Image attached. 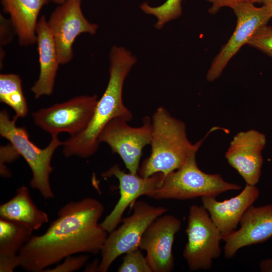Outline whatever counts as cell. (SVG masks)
Here are the masks:
<instances>
[{
	"label": "cell",
	"instance_id": "6da1fadb",
	"mask_svg": "<svg viewBox=\"0 0 272 272\" xmlns=\"http://www.w3.org/2000/svg\"><path fill=\"white\" fill-rule=\"evenodd\" d=\"M104 211L103 203L93 197L67 202L44 233L32 236L22 247L19 266L29 272H43L74 254L99 253L108 234L99 223Z\"/></svg>",
	"mask_w": 272,
	"mask_h": 272
},
{
	"label": "cell",
	"instance_id": "7a4b0ae2",
	"mask_svg": "<svg viewBox=\"0 0 272 272\" xmlns=\"http://www.w3.org/2000/svg\"><path fill=\"white\" fill-rule=\"evenodd\" d=\"M110 77L102 96L98 100L92 117L80 134L63 142V154L66 157L87 158L97 151L99 135L104 127L114 118L119 117L127 122L132 112L124 104L122 90L124 80L136 58L122 47L114 46L110 53Z\"/></svg>",
	"mask_w": 272,
	"mask_h": 272
},
{
	"label": "cell",
	"instance_id": "3957f363",
	"mask_svg": "<svg viewBox=\"0 0 272 272\" xmlns=\"http://www.w3.org/2000/svg\"><path fill=\"white\" fill-rule=\"evenodd\" d=\"M151 154L140 167L138 173L145 178L161 173L164 176L178 169L194 152L197 151L209 133L192 144L185 123L172 116L164 107H158L152 118Z\"/></svg>",
	"mask_w": 272,
	"mask_h": 272
},
{
	"label": "cell",
	"instance_id": "277c9868",
	"mask_svg": "<svg viewBox=\"0 0 272 272\" xmlns=\"http://www.w3.org/2000/svg\"><path fill=\"white\" fill-rule=\"evenodd\" d=\"M197 151L193 152L178 169L164 176L148 195L156 199L186 200L216 197L224 192L238 190L241 186L228 182L219 174H208L198 167Z\"/></svg>",
	"mask_w": 272,
	"mask_h": 272
},
{
	"label": "cell",
	"instance_id": "5b68a950",
	"mask_svg": "<svg viewBox=\"0 0 272 272\" xmlns=\"http://www.w3.org/2000/svg\"><path fill=\"white\" fill-rule=\"evenodd\" d=\"M17 119L15 116L10 119L8 111L3 109L0 112V134L9 141L17 154L29 165L32 173L31 187L38 190L44 198H53L54 195L49 179L53 170L51 159L63 142L59 140L58 135H53L48 146L41 149L31 142L25 127L17 126Z\"/></svg>",
	"mask_w": 272,
	"mask_h": 272
},
{
	"label": "cell",
	"instance_id": "8992f818",
	"mask_svg": "<svg viewBox=\"0 0 272 272\" xmlns=\"http://www.w3.org/2000/svg\"><path fill=\"white\" fill-rule=\"evenodd\" d=\"M133 213L123 218L122 224L108 233L101 250L99 272H106L113 262L123 254L139 248V244L148 227L168 209L155 207L143 200L132 204Z\"/></svg>",
	"mask_w": 272,
	"mask_h": 272
},
{
	"label": "cell",
	"instance_id": "52a82bcc",
	"mask_svg": "<svg viewBox=\"0 0 272 272\" xmlns=\"http://www.w3.org/2000/svg\"><path fill=\"white\" fill-rule=\"evenodd\" d=\"M186 233L187 241L182 255L189 270L210 269L213 260L221 255L222 235L202 205L190 206Z\"/></svg>",
	"mask_w": 272,
	"mask_h": 272
},
{
	"label": "cell",
	"instance_id": "ba28073f",
	"mask_svg": "<svg viewBox=\"0 0 272 272\" xmlns=\"http://www.w3.org/2000/svg\"><path fill=\"white\" fill-rule=\"evenodd\" d=\"M98 100L96 95L77 96L33 112V120L51 135L66 132L70 137H75L89 124Z\"/></svg>",
	"mask_w": 272,
	"mask_h": 272
},
{
	"label": "cell",
	"instance_id": "9c48e42d",
	"mask_svg": "<svg viewBox=\"0 0 272 272\" xmlns=\"http://www.w3.org/2000/svg\"><path fill=\"white\" fill-rule=\"evenodd\" d=\"M127 122L119 117L113 119L100 132L98 142L107 144L112 153L120 156L129 172L135 174L140 169L143 150L150 143L152 122L146 116L139 127L130 126Z\"/></svg>",
	"mask_w": 272,
	"mask_h": 272
},
{
	"label": "cell",
	"instance_id": "30bf717a",
	"mask_svg": "<svg viewBox=\"0 0 272 272\" xmlns=\"http://www.w3.org/2000/svg\"><path fill=\"white\" fill-rule=\"evenodd\" d=\"M254 4L244 3L232 8L237 18L236 28L228 42L214 58L207 74L208 81L212 82L219 78L232 57L272 18L264 6L257 7Z\"/></svg>",
	"mask_w": 272,
	"mask_h": 272
},
{
	"label": "cell",
	"instance_id": "8fae6325",
	"mask_svg": "<svg viewBox=\"0 0 272 272\" xmlns=\"http://www.w3.org/2000/svg\"><path fill=\"white\" fill-rule=\"evenodd\" d=\"M82 0H66L52 12L47 20L48 27L54 40L60 64L73 58V44L76 38L84 33L94 35L98 25L85 17Z\"/></svg>",
	"mask_w": 272,
	"mask_h": 272
},
{
	"label": "cell",
	"instance_id": "7c38bea8",
	"mask_svg": "<svg viewBox=\"0 0 272 272\" xmlns=\"http://www.w3.org/2000/svg\"><path fill=\"white\" fill-rule=\"evenodd\" d=\"M182 223L177 217L163 215L147 229L139 244L146 252V257L152 272H170L174 267L172 247L175 234Z\"/></svg>",
	"mask_w": 272,
	"mask_h": 272
},
{
	"label": "cell",
	"instance_id": "4fadbf2b",
	"mask_svg": "<svg viewBox=\"0 0 272 272\" xmlns=\"http://www.w3.org/2000/svg\"><path fill=\"white\" fill-rule=\"evenodd\" d=\"M265 135L255 129L240 131L230 142L225 158L246 184L255 185L261 174Z\"/></svg>",
	"mask_w": 272,
	"mask_h": 272
},
{
	"label": "cell",
	"instance_id": "5bb4252c",
	"mask_svg": "<svg viewBox=\"0 0 272 272\" xmlns=\"http://www.w3.org/2000/svg\"><path fill=\"white\" fill-rule=\"evenodd\" d=\"M162 175V173H158L145 178L138 174L127 173L117 164L102 173L103 177L114 176L118 179L120 197L112 211L100 223L101 227L108 233L115 229L121 222L127 208L139 196H148L160 182Z\"/></svg>",
	"mask_w": 272,
	"mask_h": 272
},
{
	"label": "cell",
	"instance_id": "9a60e30c",
	"mask_svg": "<svg viewBox=\"0 0 272 272\" xmlns=\"http://www.w3.org/2000/svg\"><path fill=\"white\" fill-rule=\"evenodd\" d=\"M240 228L223 236L224 256L231 258L240 248L265 242L272 237V204L251 205L244 213Z\"/></svg>",
	"mask_w": 272,
	"mask_h": 272
},
{
	"label": "cell",
	"instance_id": "2e32d148",
	"mask_svg": "<svg viewBox=\"0 0 272 272\" xmlns=\"http://www.w3.org/2000/svg\"><path fill=\"white\" fill-rule=\"evenodd\" d=\"M259 194V190L255 185L246 184L238 195L230 199L220 201L216 197H202L201 200L202 206L223 237L236 230L244 213L253 205Z\"/></svg>",
	"mask_w": 272,
	"mask_h": 272
},
{
	"label": "cell",
	"instance_id": "e0dca14e",
	"mask_svg": "<svg viewBox=\"0 0 272 272\" xmlns=\"http://www.w3.org/2000/svg\"><path fill=\"white\" fill-rule=\"evenodd\" d=\"M47 21L45 16H42L38 19L36 28L40 73L31 91L36 99L52 93L56 73L60 64Z\"/></svg>",
	"mask_w": 272,
	"mask_h": 272
},
{
	"label": "cell",
	"instance_id": "ac0fdd59",
	"mask_svg": "<svg viewBox=\"0 0 272 272\" xmlns=\"http://www.w3.org/2000/svg\"><path fill=\"white\" fill-rule=\"evenodd\" d=\"M48 2V0H1L3 10L10 15L9 20L21 46L36 43L38 17Z\"/></svg>",
	"mask_w": 272,
	"mask_h": 272
},
{
	"label": "cell",
	"instance_id": "d6986e66",
	"mask_svg": "<svg viewBox=\"0 0 272 272\" xmlns=\"http://www.w3.org/2000/svg\"><path fill=\"white\" fill-rule=\"evenodd\" d=\"M0 219L23 224L34 230L40 228L48 220L47 214L33 202L27 187L23 185L16 194L0 206Z\"/></svg>",
	"mask_w": 272,
	"mask_h": 272
},
{
	"label": "cell",
	"instance_id": "ffe728a7",
	"mask_svg": "<svg viewBox=\"0 0 272 272\" xmlns=\"http://www.w3.org/2000/svg\"><path fill=\"white\" fill-rule=\"evenodd\" d=\"M33 230L14 221L0 219V271L12 272L19 265L18 254Z\"/></svg>",
	"mask_w": 272,
	"mask_h": 272
},
{
	"label": "cell",
	"instance_id": "44dd1931",
	"mask_svg": "<svg viewBox=\"0 0 272 272\" xmlns=\"http://www.w3.org/2000/svg\"><path fill=\"white\" fill-rule=\"evenodd\" d=\"M0 101L12 108L17 118L27 115V103L23 93L22 80L19 75L1 74Z\"/></svg>",
	"mask_w": 272,
	"mask_h": 272
},
{
	"label": "cell",
	"instance_id": "7402d4cb",
	"mask_svg": "<svg viewBox=\"0 0 272 272\" xmlns=\"http://www.w3.org/2000/svg\"><path fill=\"white\" fill-rule=\"evenodd\" d=\"M140 8L145 13L157 18L155 27L158 29L162 28L166 23L178 18L182 13L181 0H167L163 4L156 7H151L145 2Z\"/></svg>",
	"mask_w": 272,
	"mask_h": 272
},
{
	"label": "cell",
	"instance_id": "603a6c76",
	"mask_svg": "<svg viewBox=\"0 0 272 272\" xmlns=\"http://www.w3.org/2000/svg\"><path fill=\"white\" fill-rule=\"evenodd\" d=\"M118 272H152L146 256L139 248L126 253L117 269Z\"/></svg>",
	"mask_w": 272,
	"mask_h": 272
},
{
	"label": "cell",
	"instance_id": "cb8c5ba5",
	"mask_svg": "<svg viewBox=\"0 0 272 272\" xmlns=\"http://www.w3.org/2000/svg\"><path fill=\"white\" fill-rule=\"evenodd\" d=\"M272 58V26L260 28L250 38L247 44Z\"/></svg>",
	"mask_w": 272,
	"mask_h": 272
},
{
	"label": "cell",
	"instance_id": "d4e9b609",
	"mask_svg": "<svg viewBox=\"0 0 272 272\" xmlns=\"http://www.w3.org/2000/svg\"><path fill=\"white\" fill-rule=\"evenodd\" d=\"M89 256L82 253L78 256L65 257L62 263L51 268H46L43 272H72L82 268L87 262Z\"/></svg>",
	"mask_w": 272,
	"mask_h": 272
},
{
	"label": "cell",
	"instance_id": "484cf974",
	"mask_svg": "<svg viewBox=\"0 0 272 272\" xmlns=\"http://www.w3.org/2000/svg\"><path fill=\"white\" fill-rule=\"evenodd\" d=\"M211 4L209 13L212 15L217 13L223 7H230L231 9L239 4L244 3H262L263 0H205Z\"/></svg>",
	"mask_w": 272,
	"mask_h": 272
},
{
	"label": "cell",
	"instance_id": "4316f807",
	"mask_svg": "<svg viewBox=\"0 0 272 272\" xmlns=\"http://www.w3.org/2000/svg\"><path fill=\"white\" fill-rule=\"evenodd\" d=\"M13 27L10 20L0 15V47L11 43L13 38ZM15 32V31H14Z\"/></svg>",
	"mask_w": 272,
	"mask_h": 272
},
{
	"label": "cell",
	"instance_id": "83f0119b",
	"mask_svg": "<svg viewBox=\"0 0 272 272\" xmlns=\"http://www.w3.org/2000/svg\"><path fill=\"white\" fill-rule=\"evenodd\" d=\"M259 267L262 272H272V258L262 260L259 263Z\"/></svg>",
	"mask_w": 272,
	"mask_h": 272
},
{
	"label": "cell",
	"instance_id": "f1b7e54d",
	"mask_svg": "<svg viewBox=\"0 0 272 272\" xmlns=\"http://www.w3.org/2000/svg\"><path fill=\"white\" fill-rule=\"evenodd\" d=\"M99 262L95 260L86 267L85 271H99Z\"/></svg>",
	"mask_w": 272,
	"mask_h": 272
},
{
	"label": "cell",
	"instance_id": "f546056e",
	"mask_svg": "<svg viewBox=\"0 0 272 272\" xmlns=\"http://www.w3.org/2000/svg\"><path fill=\"white\" fill-rule=\"evenodd\" d=\"M262 4L272 16V0H263Z\"/></svg>",
	"mask_w": 272,
	"mask_h": 272
},
{
	"label": "cell",
	"instance_id": "4dcf8cb0",
	"mask_svg": "<svg viewBox=\"0 0 272 272\" xmlns=\"http://www.w3.org/2000/svg\"><path fill=\"white\" fill-rule=\"evenodd\" d=\"M48 2H51L58 5L63 3L66 0H48Z\"/></svg>",
	"mask_w": 272,
	"mask_h": 272
}]
</instances>
